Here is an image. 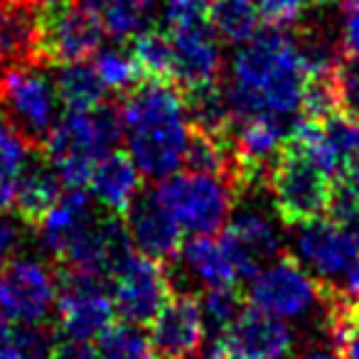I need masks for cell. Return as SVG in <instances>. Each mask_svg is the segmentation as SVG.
Returning a JSON list of instances; mask_svg holds the SVG:
<instances>
[{
  "label": "cell",
  "instance_id": "obj_12",
  "mask_svg": "<svg viewBox=\"0 0 359 359\" xmlns=\"http://www.w3.org/2000/svg\"><path fill=\"white\" fill-rule=\"evenodd\" d=\"M293 259L323 280L325 288H334L359 259V241L334 219H313L298 224L293 236Z\"/></svg>",
  "mask_w": 359,
  "mask_h": 359
},
{
  "label": "cell",
  "instance_id": "obj_16",
  "mask_svg": "<svg viewBox=\"0 0 359 359\" xmlns=\"http://www.w3.org/2000/svg\"><path fill=\"white\" fill-rule=\"evenodd\" d=\"M219 239L229 251L239 278H251L261 266L280 254V234L276 222L254 205L231 212Z\"/></svg>",
  "mask_w": 359,
  "mask_h": 359
},
{
  "label": "cell",
  "instance_id": "obj_29",
  "mask_svg": "<svg viewBox=\"0 0 359 359\" xmlns=\"http://www.w3.org/2000/svg\"><path fill=\"white\" fill-rule=\"evenodd\" d=\"M94 72L99 74L101 84L111 91H130L135 84L143 81L138 65H135L133 55L118 47H104V50L94 52V62H91Z\"/></svg>",
  "mask_w": 359,
  "mask_h": 359
},
{
  "label": "cell",
  "instance_id": "obj_37",
  "mask_svg": "<svg viewBox=\"0 0 359 359\" xmlns=\"http://www.w3.org/2000/svg\"><path fill=\"white\" fill-rule=\"evenodd\" d=\"M300 359H342V357L330 347H310L308 352L300 354Z\"/></svg>",
  "mask_w": 359,
  "mask_h": 359
},
{
  "label": "cell",
  "instance_id": "obj_38",
  "mask_svg": "<svg viewBox=\"0 0 359 359\" xmlns=\"http://www.w3.org/2000/svg\"><path fill=\"white\" fill-rule=\"evenodd\" d=\"M30 3L37 8H50V6H57V3H65V0H30Z\"/></svg>",
  "mask_w": 359,
  "mask_h": 359
},
{
  "label": "cell",
  "instance_id": "obj_19",
  "mask_svg": "<svg viewBox=\"0 0 359 359\" xmlns=\"http://www.w3.org/2000/svg\"><path fill=\"white\" fill-rule=\"evenodd\" d=\"M91 200H96L111 215H126L140 192V170L128 153L111 150L99 160L89 177Z\"/></svg>",
  "mask_w": 359,
  "mask_h": 359
},
{
  "label": "cell",
  "instance_id": "obj_41",
  "mask_svg": "<svg viewBox=\"0 0 359 359\" xmlns=\"http://www.w3.org/2000/svg\"><path fill=\"white\" fill-rule=\"evenodd\" d=\"M18 359H27V357H18Z\"/></svg>",
  "mask_w": 359,
  "mask_h": 359
},
{
  "label": "cell",
  "instance_id": "obj_4",
  "mask_svg": "<svg viewBox=\"0 0 359 359\" xmlns=\"http://www.w3.org/2000/svg\"><path fill=\"white\" fill-rule=\"evenodd\" d=\"M273 210L285 224L298 226L320 219L334 200V180L310 153L293 140H285L283 150L273 160L266 177Z\"/></svg>",
  "mask_w": 359,
  "mask_h": 359
},
{
  "label": "cell",
  "instance_id": "obj_13",
  "mask_svg": "<svg viewBox=\"0 0 359 359\" xmlns=\"http://www.w3.org/2000/svg\"><path fill=\"white\" fill-rule=\"evenodd\" d=\"M172 47V84L185 91L197 86L217 84L222 74V47L215 32L200 18L180 20L168 25Z\"/></svg>",
  "mask_w": 359,
  "mask_h": 359
},
{
  "label": "cell",
  "instance_id": "obj_21",
  "mask_svg": "<svg viewBox=\"0 0 359 359\" xmlns=\"http://www.w3.org/2000/svg\"><path fill=\"white\" fill-rule=\"evenodd\" d=\"M180 259L185 266L187 276L202 285V288H231L239 283V271L231 261L222 239L212 234L195 236L180 249Z\"/></svg>",
  "mask_w": 359,
  "mask_h": 359
},
{
  "label": "cell",
  "instance_id": "obj_11",
  "mask_svg": "<svg viewBox=\"0 0 359 359\" xmlns=\"http://www.w3.org/2000/svg\"><path fill=\"white\" fill-rule=\"evenodd\" d=\"M172 278L160 261L128 254L114 271V308L126 323L143 325L172 298Z\"/></svg>",
  "mask_w": 359,
  "mask_h": 359
},
{
  "label": "cell",
  "instance_id": "obj_9",
  "mask_svg": "<svg viewBox=\"0 0 359 359\" xmlns=\"http://www.w3.org/2000/svg\"><path fill=\"white\" fill-rule=\"evenodd\" d=\"M60 276L47 261L20 256L0 271V318L11 325H45L57 303Z\"/></svg>",
  "mask_w": 359,
  "mask_h": 359
},
{
  "label": "cell",
  "instance_id": "obj_8",
  "mask_svg": "<svg viewBox=\"0 0 359 359\" xmlns=\"http://www.w3.org/2000/svg\"><path fill=\"white\" fill-rule=\"evenodd\" d=\"M325 300V285L318 283L295 259H273L251 276V308L278 320H303Z\"/></svg>",
  "mask_w": 359,
  "mask_h": 359
},
{
  "label": "cell",
  "instance_id": "obj_32",
  "mask_svg": "<svg viewBox=\"0 0 359 359\" xmlns=\"http://www.w3.org/2000/svg\"><path fill=\"white\" fill-rule=\"evenodd\" d=\"M254 3L261 20L271 27H278V30L295 25L303 18L305 6V0H254Z\"/></svg>",
  "mask_w": 359,
  "mask_h": 359
},
{
  "label": "cell",
  "instance_id": "obj_2",
  "mask_svg": "<svg viewBox=\"0 0 359 359\" xmlns=\"http://www.w3.org/2000/svg\"><path fill=\"white\" fill-rule=\"evenodd\" d=\"M128 155L140 175L163 180L185 163L190 121L185 96L172 81L145 79L126 94L118 111Z\"/></svg>",
  "mask_w": 359,
  "mask_h": 359
},
{
  "label": "cell",
  "instance_id": "obj_22",
  "mask_svg": "<svg viewBox=\"0 0 359 359\" xmlns=\"http://www.w3.org/2000/svg\"><path fill=\"white\" fill-rule=\"evenodd\" d=\"M185 109L190 128L210 135L234 133V114H231V106L219 81L185 91Z\"/></svg>",
  "mask_w": 359,
  "mask_h": 359
},
{
  "label": "cell",
  "instance_id": "obj_15",
  "mask_svg": "<svg viewBox=\"0 0 359 359\" xmlns=\"http://www.w3.org/2000/svg\"><path fill=\"white\" fill-rule=\"evenodd\" d=\"M207 327L200 298L192 293H172V298L150 320V344L155 359H195L205 347Z\"/></svg>",
  "mask_w": 359,
  "mask_h": 359
},
{
  "label": "cell",
  "instance_id": "obj_5",
  "mask_svg": "<svg viewBox=\"0 0 359 359\" xmlns=\"http://www.w3.org/2000/svg\"><path fill=\"white\" fill-rule=\"evenodd\" d=\"M155 197L172 215L180 229L195 236L217 234L224 229L236 205V190L229 180L195 170L163 177Z\"/></svg>",
  "mask_w": 359,
  "mask_h": 359
},
{
  "label": "cell",
  "instance_id": "obj_10",
  "mask_svg": "<svg viewBox=\"0 0 359 359\" xmlns=\"http://www.w3.org/2000/svg\"><path fill=\"white\" fill-rule=\"evenodd\" d=\"M57 327L67 339L91 342L114 323V298L106 293L104 278L79 271L60 276L57 288Z\"/></svg>",
  "mask_w": 359,
  "mask_h": 359
},
{
  "label": "cell",
  "instance_id": "obj_30",
  "mask_svg": "<svg viewBox=\"0 0 359 359\" xmlns=\"http://www.w3.org/2000/svg\"><path fill=\"white\" fill-rule=\"evenodd\" d=\"M202 320H205L207 332L222 334L241 313V293L236 285L231 288H207L200 298Z\"/></svg>",
  "mask_w": 359,
  "mask_h": 359
},
{
  "label": "cell",
  "instance_id": "obj_14",
  "mask_svg": "<svg viewBox=\"0 0 359 359\" xmlns=\"http://www.w3.org/2000/svg\"><path fill=\"white\" fill-rule=\"evenodd\" d=\"M128 254H133V244H130L126 222H121V215L109 212L104 217L94 215V219L67 246L57 264H62V269L67 271L104 278L114 273Z\"/></svg>",
  "mask_w": 359,
  "mask_h": 359
},
{
  "label": "cell",
  "instance_id": "obj_1",
  "mask_svg": "<svg viewBox=\"0 0 359 359\" xmlns=\"http://www.w3.org/2000/svg\"><path fill=\"white\" fill-rule=\"evenodd\" d=\"M308 69L298 40L271 27L269 32H256L234 55L224 94L234 118L259 114L283 118L300 109Z\"/></svg>",
  "mask_w": 359,
  "mask_h": 359
},
{
  "label": "cell",
  "instance_id": "obj_20",
  "mask_svg": "<svg viewBox=\"0 0 359 359\" xmlns=\"http://www.w3.org/2000/svg\"><path fill=\"white\" fill-rule=\"evenodd\" d=\"M94 219L89 195L81 190H72L57 200V205L45 215V219L35 226L40 241L57 261L67 251V246L86 229V224Z\"/></svg>",
  "mask_w": 359,
  "mask_h": 359
},
{
  "label": "cell",
  "instance_id": "obj_25",
  "mask_svg": "<svg viewBox=\"0 0 359 359\" xmlns=\"http://www.w3.org/2000/svg\"><path fill=\"white\" fill-rule=\"evenodd\" d=\"M96 359H155L148 334L133 323H111L96 337Z\"/></svg>",
  "mask_w": 359,
  "mask_h": 359
},
{
  "label": "cell",
  "instance_id": "obj_39",
  "mask_svg": "<svg viewBox=\"0 0 359 359\" xmlns=\"http://www.w3.org/2000/svg\"><path fill=\"white\" fill-rule=\"evenodd\" d=\"M305 3H313V6H327V3H334V0H305Z\"/></svg>",
  "mask_w": 359,
  "mask_h": 359
},
{
  "label": "cell",
  "instance_id": "obj_40",
  "mask_svg": "<svg viewBox=\"0 0 359 359\" xmlns=\"http://www.w3.org/2000/svg\"><path fill=\"white\" fill-rule=\"evenodd\" d=\"M205 359H215V357H210V354H207V357H205Z\"/></svg>",
  "mask_w": 359,
  "mask_h": 359
},
{
  "label": "cell",
  "instance_id": "obj_23",
  "mask_svg": "<svg viewBox=\"0 0 359 359\" xmlns=\"http://www.w3.org/2000/svg\"><path fill=\"white\" fill-rule=\"evenodd\" d=\"M205 13L210 30L226 45H244L259 32L261 25L254 0H212Z\"/></svg>",
  "mask_w": 359,
  "mask_h": 359
},
{
  "label": "cell",
  "instance_id": "obj_34",
  "mask_svg": "<svg viewBox=\"0 0 359 359\" xmlns=\"http://www.w3.org/2000/svg\"><path fill=\"white\" fill-rule=\"evenodd\" d=\"M212 0H165V20L168 25L180 20H192L200 18L210 8Z\"/></svg>",
  "mask_w": 359,
  "mask_h": 359
},
{
  "label": "cell",
  "instance_id": "obj_31",
  "mask_svg": "<svg viewBox=\"0 0 359 359\" xmlns=\"http://www.w3.org/2000/svg\"><path fill=\"white\" fill-rule=\"evenodd\" d=\"M334 86H337L339 114L344 118L359 121V60L354 57L339 60L334 72Z\"/></svg>",
  "mask_w": 359,
  "mask_h": 359
},
{
  "label": "cell",
  "instance_id": "obj_3",
  "mask_svg": "<svg viewBox=\"0 0 359 359\" xmlns=\"http://www.w3.org/2000/svg\"><path fill=\"white\" fill-rule=\"evenodd\" d=\"M123 138L121 116L114 106H94L89 111H69L45 138V158L60 175L62 185L81 190L91 170Z\"/></svg>",
  "mask_w": 359,
  "mask_h": 359
},
{
  "label": "cell",
  "instance_id": "obj_26",
  "mask_svg": "<svg viewBox=\"0 0 359 359\" xmlns=\"http://www.w3.org/2000/svg\"><path fill=\"white\" fill-rule=\"evenodd\" d=\"M130 55L143 74V81H172V47L168 32L143 30L133 37Z\"/></svg>",
  "mask_w": 359,
  "mask_h": 359
},
{
  "label": "cell",
  "instance_id": "obj_36",
  "mask_svg": "<svg viewBox=\"0 0 359 359\" xmlns=\"http://www.w3.org/2000/svg\"><path fill=\"white\" fill-rule=\"evenodd\" d=\"M50 359H96V349L89 342H76V339H67L65 344H57L52 349Z\"/></svg>",
  "mask_w": 359,
  "mask_h": 359
},
{
  "label": "cell",
  "instance_id": "obj_6",
  "mask_svg": "<svg viewBox=\"0 0 359 359\" xmlns=\"http://www.w3.org/2000/svg\"><path fill=\"white\" fill-rule=\"evenodd\" d=\"M60 96L40 65H18L0 69V114L13 130L35 150L57 123Z\"/></svg>",
  "mask_w": 359,
  "mask_h": 359
},
{
  "label": "cell",
  "instance_id": "obj_33",
  "mask_svg": "<svg viewBox=\"0 0 359 359\" xmlns=\"http://www.w3.org/2000/svg\"><path fill=\"white\" fill-rule=\"evenodd\" d=\"M339 45H342L344 55L359 60V0H344Z\"/></svg>",
  "mask_w": 359,
  "mask_h": 359
},
{
  "label": "cell",
  "instance_id": "obj_27",
  "mask_svg": "<svg viewBox=\"0 0 359 359\" xmlns=\"http://www.w3.org/2000/svg\"><path fill=\"white\" fill-rule=\"evenodd\" d=\"M96 13L104 32H109L116 42H126L145 30L150 18V0H104Z\"/></svg>",
  "mask_w": 359,
  "mask_h": 359
},
{
  "label": "cell",
  "instance_id": "obj_7",
  "mask_svg": "<svg viewBox=\"0 0 359 359\" xmlns=\"http://www.w3.org/2000/svg\"><path fill=\"white\" fill-rule=\"evenodd\" d=\"M104 25L99 13L86 3H57L40 13L37 22V62L69 65L84 62L101 47Z\"/></svg>",
  "mask_w": 359,
  "mask_h": 359
},
{
  "label": "cell",
  "instance_id": "obj_35",
  "mask_svg": "<svg viewBox=\"0 0 359 359\" xmlns=\"http://www.w3.org/2000/svg\"><path fill=\"white\" fill-rule=\"evenodd\" d=\"M18 249H20V229L13 219L0 217V271L15 259Z\"/></svg>",
  "mask_w": 359,
  "mask_h": 359
},
{
  "label": "cell",
  "instance_id": "obj_18",
  "mask_svg": "<svg viewBox=\"0 0 359 359\" xmlns=\"http://www.w3.org/2000/svg\"><path fill=\"white\" fill-rule=\"evenodd\" d=\"M60 197L62 180L57 175V170L52 168V163L47 158H32L30 155L25 168L18 175L11 210L15 212V217L22 224L35 229L45 219L47 212L57 205Z\"/></svg>",
  "mask_w": 359,
  "mask_h": 359
},
{
  "label": "cell",
  "instance_id": "obj_17",
  "mask_svg": "<svg viewBox=\"0 0 359 359\" xmlns=\"http://www.w3.org/2000/svg\"><path fill=\"white\" fill-rule=\"evenodd\" d=\"M126 229H128L130 244L138 249V254L155 261H168L180 254L182 249V229L172 219L163 202L155 197V192L130 205L126 212Z\"/></svg>",
  "mask_w": 359,
  "mask_h": 359
},
{
  "label": "cell",
  "instance_id": "obj_28",
  "mask_svg": "<svg viewBox=\"0 0 359 359\" xmlns=\"http://www.w3.org/2000/svg\"><path fill=\"white\" fill-rule=\"evenodd\" d=\"M35 153L30 143L8 123L0 126V212H8L13 205V192L20 170Z\"/></svg>",
  "mask_w": 359,
  "mask_h": 359
},
{
  "label": "cell",
  "instance_id": "obj_24",
  "mask_svg": "<svg viewBox=\"0 0 359 359\" xmlns=\"http://www.w3.org/2000/svg\"><path fill=\"white\" fill-rule=\"evenodd\" d=\"M55 91L60 101L69 111H89L101 104L106 94V86L101 84L99 74L94 67L84 62H69V65H60L55 74Z\"/></svg>",
  "mask_w": 359,
  "mask_h": 359
}]
</instances>
